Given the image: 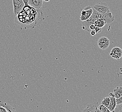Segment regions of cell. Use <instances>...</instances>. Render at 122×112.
I'll list each match as a JSON object with an SVG mask.
<instances>
[{
  "label": "cell",
  "mask_w": 122,
  "mask_h": 112,
  "mask_svg": "<svg viewBox=\"0 0 122 112\" xmlns=\"http://www.w3.org/2000/svg\"><path fill=\"white\" fill-rule=\"evenodd\" d=\"M110 56L116 60H119L122 56V50L119 47H114L111 50Z\"/></svg>",
  "instance_id": "6"
},
{
  "label": "cell",
  "mask_w": 122,
  "mask_h": 112,
  "mask_svg": "<svg viewBox=\"0 0 122 112\" xmlns=\"http://www.w3.org/2000/svg\"><path fill=\"white\" fill-rule=\"evenodd\" d=\"M113 94L115 99H117L122 98V88L121 87H118L113 90Z\"/></svg>",
  "instance_id": "11"
},
{
  "label": "cell",
  "mask_w": 122,
  "mask_h": 112,
  "mask_svg": "<svg viewBox=\"0 0 122 112\" xmlns=\"http://www.w3.org/2000/svg\"><path fill=\"white\" fill-rule=\"evenodd\" d=\"M14 12L15 16H17L21 12L25 6L23 0H12Z\"/></svg>",
  "instance_id": "3"
},
{
  "label": "cell",
  "mask_w": 122,
  "mask_h": 112,
  "mask_svg": "<svg viewBox=\"0 0 122 112\" xmlns=\"http://www.w3.org/2000/svg\"><path fill=\"white\" fill-rule=\"evenodd\" d=\"M3 105L9 112H16V110L14 107H12L11 106L8 104L5 103H3Z\"/></svg>",
  "instance_id": "14"
},
{
  "label": "cell",
  "mask_w": 122,
  "mask_h": 112,
  "mask_svg": "<svg viewBox=\"0 0 122 112\" xmlns=\"http://www.w3.org/2000/svg\"><path fill=\"white\" fill-rule=\"evenodd\" d=\"M28 5L36 9H40L42 7V0H28Z\"/></svg>",
  "instance_id": "7"
},
{
  "label": "cell",
  "mask_w": 122,
  "mask_h": 112,
  "mask_svg": "<svg viewBox=\"0 0 122 112\" xmlns=\"http://www.w3.org/2000/svg\"><path fill=\"white\" fill-rule=\"evenodd\" d=\"M100 19L103 20L106 24H110L114 20V17L110 11L105 14H100Z\"/></svg>",
  "instance_id": "5"
},
{
  "label": "cell",
  "mask_w": 122,
  "mask_h": 112,
  "mask_svg": "<svg viewBox=\"0 0 122 112\" xmlns=\"http://www.w3.org/2000/svg\"><path fill=\"white\" fill-rule=\"evenodd\" d=\"M93 8V9L101 14H105L110 11L108 5L105 2L98 3L94 6Z\"/></svg>",
  "instance_id": "2"
},
{
  "label": "cell",
  "mask_w": 122,
  "mask_h": 112,
  "mask_svg": "<svg viewBox=\"0 0 122 112\" xmlns=\"http://www.w3.org/2000/svg\"><path fill=\"white\" fill-rule=\"evenodd\" d=\"M110 103V98L109 97H106L104 98L101 101V104L103 105L106 107H108Z\"/></svg>",
  "instance_id": "13"
},
{
  "label": "cell",
  "mask_w": 122,
  "mask_h": 112,
  "mask_svg": "<svg viewBox=\"0 0 122 112\" xmlns=\"http://www.w3.org/2000/svg\"><path fill=\"white\" fill-rule=\"evenodd\" d=\"M98 14V13H97L96 11L94 9L93 13L89 18L85 21H82L81 23L83 30L86 31L88 32H91L89 28L90 26L93 24L95 21L99 19Z\"/></svg>",
  "instance_id": "1"
},
{
  "label": "cell",
  "mask_w": 122,
  "mask_h": 112,
  "mask_svg": "<svg viewBox=\"0 0 122 112\" xmlns=\"http://www.w3.org/2000/svg\"><path fill=\"white\" fill-rule=\"evenodd\" d=\"M84 9L86 10V14L84 16H80V20L82 22L85 21L87 19H89L92 16V14L93 13V10H94V9H92L90 6H88L86 7H85Z\"/></svg>",
  "instance_id": "9"
},
{
  "label": "cell",
  "mask_w": 122,
  "mask_h": 112,
  "mask_svg": "<svg viewBox=\"0 0 122 112\" xmlns=\"http://www.w3.org/2000/svg\"><path fill=\"white\" fill-rule=\"evenodd\" d=\"M110 44V40L108 38L105 36L100 37L97 41L98 47L102 50H106L108 48Z\"/></svg>",
  "instance_id": "4"
},
{
  "label": "cell",
  "mask_w": 122,
  "mask_h": 112,
  "mask_svg": "<svg viewBox=\"0 0 122 112\" xmlns=\"http://www.w3.org/2000/svg\"><path fill=\"white\" fill-rule=\"evenodd\" d=\"M97 108L101 112H111L108 110L107 108L106 107L102 104L98 105L97 107Z\"/></svg>",
  "instance_id": "15"
},
{
  "label": "cell",
  "mask_w": 122,
  "mask_h": 112,
  "mask_svg": "<svg viewBox=\"0 0 122 112\" xmlns=\"http://www.w3.org/2000/svg\"><path fill=\"white\" fill-rule=\"evenodd\" d=\"M109 97L110 98V103L107 109L110 111V112H112L115 110V108L117 106L116 99L115 96L113 93L111 92L109 94Z\"/></svg>",
  "instance_id": "8"
},
{
  "label": "cell",
  "mask_w": 122,
  "mask_h": 112,
  "mask_svg": "<svg viewBox=\"0 0 122 112\" xmlns=\"http://www.w3.org/2000/svg\"><path fill=\"white\" fill-rule=\"evenodd\" d=\"M94 31H95L96 33H101V31H102V28L96 27L94 29Z\"/></svg>",
  "instance_id": "18"
},
{
  "label": "cell",
  "mask_w": 122,
  "mask_h": 112,
  "mask_svg": "<svg viewBox=\"0 0 122 112\" xmlns=\"http://www.w3.org/2000/svg\"><path fill=\"white\" fill-rule=\"evenodd\" d=\"M90 33H91V35L92 36H93L96 35V34L94 30L91 31V32H90Z\"/></svg>",
  "instance_id": "20"
},
{
  "label": "cell",
  "mask_w": 122,
  "mask_h": 112,
  "mask_svg": "<svg viewBox=\"0 0 122 112\" xmlns=\"http://www.w3.org/2000/svg\"><path fill=\"white\" fill-rule=\"evenodd\" d=\"M44 0L45 1H46V2H48V1H49L50 0Z\"/></svg>",
  "instance_id": "22"
},
{
  "label": "cell",
  "mask_w": 122,
  "mask_h": 112,
  "mask_svg": "<svg viewBox=\"0 0 122 112\" xmlns=\"http://www.w3.org/2000/svg\"><path fill=\"white\" fill-rule=\"evenodd\" d=\"M105 22L102 19H97V20L94 22L93 25L97 27L102 28L106 25Z\"/></svg>",
  "instance_id": "12"
},
{
  "label": "cell",
  "mask_w": 122,
  "mask_h": 112,
  "mask_svg": "<svg viewBox=\"0 0 122 112\" xmlns=\"http://www.w3.org/2000/svg\"><path fill=\"white\" fill-rule=\"evenodd\" d=\"M98 103H93L87 105L86 107L81 112H96Z\"/></svg>",
  "instance_id": "10"
},
{
  "label": "cell",
  "mask_w": 122,
  "mask_h": 112,
  "mask_svg": "<svg viewBox=\"0 0 122 112\" xmlns=\"http://www.w3.org/2000/svg\"><path fill=\"white\" fill-rule=\"evenodd\" d=\"M112 112H122V104L117 105L115 110Z\"/></svg>",
  "instance_id": "16"
},
{
  "label": "cell",
  "mask_w": 122,
  "mask_h": 112,
  "mask_svg": "<svg viewBox=\"0 0 122 112\" xmlns=\"http://www.w3.org/2000/svg\"><path fill=\"white\" fill-rule=\"evenodd\" d=\"M96 112H101V111H100V110H99L98 109V108H97V110H96Z\"/></svg>",
  "instance_id": "21"
},
{
  "label": "cell",
  "mask_w": 122,
  "mask_h": 112,
  "mask_svg": "<svg viewBox=\"0 0 122 112\" xmlns=\"http://www.w3.org/2000/svg\"><path fill=\"white\" fill-rule=\"evenodd\" d=\"M0 112H9L4 107L2 102H0Z\"/></svg>",
  "instance_id": "17"
},
{
  "label": "cell",
  "mask_w": 122,
  "mask_h": 112,
  "mask_svg": "<svg viewBox=\"0 0 122 112\" xmlns=\"http://www.w3.org/2000/svg\"><path fill=\"white\" fill-rule=\"evenodd\" d=\"M95 27H96L94 26V25L92 24V25H91L90 26V30L91 31L94 30V29H95Z\"/></svg>",
  "instance_id": "19"
}]
</instances>
